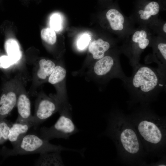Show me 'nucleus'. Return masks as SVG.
Here are the masks:
<instances>
[{
	"mask_svg": "<svg viewBox=\"0 0 166 166\" xmlns=\"http://www.w3.org/2000/svg\"><path fill=\"white\" fill-rule=\"evenodd\" d=\"M105 133L116 147L118 156L129 165H143L147 155L136 129L128 115L117 109L109 115Z\"/></svg>",
	"mask_w": 166,
	"mask_h": 166,
	"instance_id": "obj_1",
	"label": "nucleus"
},
{
	"mask_svg": "<svg viewBox=\"0 0 166 166\" xmlns=\"http://www.w3.org/2000/svg\"><path fill=\"white\" fill-rule=\"evenodd\" d=\"M148 106L140 105L128 116L136 129L147 156H165V118L158 116Z\"/></svg>",
	"mask_w": 166,
	"mask_h": 166,
	"instance_id": "obj_2",
	"label": "nucleus"
},
{
	"mask_svg": "<svg viewBox=\"0 0 166 166\" xmlns=\"http://www.w3.org/2000/svg\"><path fill=\"white\" fill-rule=\"evenodd\" d=\"M132 76L124 82L130 97V101L148 105L157 98L165 86V75L158 69L138 63Z\"/></svg>",
	"mask_w": 166,
	"mask_h": 166,
	"instance_id": "obj_3",
	"label": "nucleus"
},
{
	"mask_svg": "<svg viewBox=\"0 0 166 166\" xmlns=\"http://www.w3.org/2000/svg\"><path fill=\"white\" fill-rule=\"evenodd\" d=\"M155 36L148 26L139 25L123 39L124 41L119 48L121 53L128 58L131 66L133 67L139 63L141 53L151 46Z\"/></svg>",
	"mask_w": 166,
	"mask_h": 166,
	"instance_id": "obj_4",
	"label": "nucleus"
},
{
	"mask_svg": "<svg viewBox=\"0 0 166 166\" xmlns=\"http://www.w3.org/2000/svg\"><path fill=\"white\" fill-rule=\"evenodd\" d=\"M3 150L5 155L8 156L63 151H75L80 153L81 152V150L52 144L49 141L32 134H26L12 149L5 148Z\"/></svg>",
	"mask_w": 166,
	"mask_h": 166,
	"instance_id": "obj_5",
	"label": "nucleus"
},
{
	"mask_svg": "<svg viewBox=\"0 0 166 166\" xmlns=\"http://www.w3.org/2000/svg\"><path fill=\"white\" fill-rule=\"evenodd\" d=\"M65 107L60 106V116L55 123L50 127H41L40 136L47 140L54 138L68 139L79 130L74 124L71 113Z\"/></svg>",
	"mask_w": 166,
	"mask_h": 166,
	"instance_id": "obj_6",
	"label": "nucleus"
},
{
	"mask_svg": "<svg viewBox=\"0 0 166 166\" xmlns=\"http://www.w3.org/2000/svg\"><path fill=\"white\" fill-rule=\"evenodd\" d=\"M121 53L119 47L113 55H105L97 60L93 66V71L99 77H110L121 79L124 82L127 77L124 73L120 63Z\"/></svg>",
	"mask_w": 166,
	"mask_h": 166,
	"instance_id": "obj_7",
	"label": "nucleus"
},
{
	"mask_svg": "<svg viewBox=\"0 0 166 166\" xmlns=\"http://www.w3.org/2000/svg\"><path fill=\"white\" fill-rule=\"evenodd\" d=\"M22 77L17 75L7 82L0 96V121L8 116L16 106Z\"/></svg>",
	"mask_w": 166,
	"mask_h": 166,
	"instance_id": "obj_8",
	"label": "nucleus"
},
{
	"mask_svg": "<svg viewBox=\"0 0 166 166\" xmlns=\"http://www.w3.org/2000/svg\"><path fill=\"white\" fill-rule=\"evenodd\" d=\"M56 100L50 98L42 93L38 94L36 100L33 116L34 126L36 128L52 116L59 109Z\"/></svg>",
	"mask_w": 166,
	"mask_h": 166,
	"instance_id": "obj_9",
	"label": "nucleus"
},
{
	"mask_svg": "<svg viewBox=\"0 0 166 166\" xmlns=\"http://www.w3.org/2000/svg\"><path fill=\"white\" fill-rule=\"evenodd\" d=\"M159 3L147 1L137 5L130 18L135 23L148 26L158 19L160 10Z\"/></svg>",
	"mask_w": 166,
	"mask_h": 166,
	"instance_id": "obj_10",
	"label": "nucleus"
},
{
	"mask_svg": "<svg viewBox=\"0 0 166 166\" xmlns=\"http://www.w3.org/2000/svg\"><path fill=\"white\" fill-rule=\"evenodd\" d=\"M16 106L18 116L16 121L33 124V118L31 113L30 101L25 87L23 81L19 88Z\"/></svg>",
	"mask_w": 166,
	"mask_h": 166,
	"instance_id": "obj_11",
	"label": "nucleus"
},
{
	"mask_svg": "<svg viewBox=\"0 0 166 166\" xmlns=\"http://www.w3.org/2000/svg\"><path fill=\"white\" fill-rule=\"evenodd\" d=\"M55 63L50 60H40L34 68L32 88L35 90L41 84L48 81L55 67Z\"/></svg>",
	"mask_w": 166,
	"mask_h": 166,
	"instance_id": "obj_12",
	"label": "nucleus"
},
{
	"mask_svg": "<svg viewBox=\"0 0 166 166\" xmlns=\"http://www.w3.org/2000/svg\"><path fill=\"white\" fill-rule=\"evenodd\" d=\"M153 49V57L158 65V69L165 75L166 64V42L165 38L155 36L151 45Z\"/></svg>",
	"mask_w": 166,
	"mask_h": 166,
	"instance_id": "obj_13",
	"label": "nucleus"
},
{
	"mask_svg": "<svg viewBox=\"0 0 166 166\" xmlns=\"http://www.w3.org/2000/svg\"><path fill=\"white\" fill-rule=\"evenodd\" d=\"M34 126L32 123H25L16 121L13 123L9 131V140L13 147L15 146L26 134L29 129Z\"/></svg>",
	"mask_w": 166,
	"mask_h": 166,
	"instance_id": "obj_14",
	"label": "nucleus"
},
{
	"mask_svg": "<svg viewBox=\"0 0 166 166\" xmlns=\"http://www.w3.org/2000/svg\"><path fill=\"white\" fill-rule=\"evenodd\" d=\"M110 44L101 38H98L92 41L89 44V50L93 58L99 60L105 55L106 53L110 49Z\"/></svg>",
	"mask_w": 166,
	"mask_h": 166,
	"instance_id": "obj_15",
	"label": "nucleus"
},
{
	"mask_svg": "<svg viewBox=\"0 0 166 166\" xmlns=\"http://www.w3.org/2000/svg\"><path fill=\"white\" fill-rule=\"evenodd\" d=\"M61 152H53L41 153L35 163L37 166H63Z\"/></svg>",
	"mask_w": 166,
	"mask_h": 166,
	"instance_id": "obj_16",
	"label": "nucleus"
},
{
	"mask_svg": "<svg viewBox=\"0 0 166 166\" xmlns=\"http://www.w3.org/2000/svg\"><path fill=\"white\" fill-rule=\"evenodd\" d=\"M5 48L7 55L15 64H16L21 57V52L17 41L14 39H8L5 43Z\"/></svg>",
	"mask_w": 166,
	"mask_h": 166,
	"instance_id": "obj_17",
	"label": "nucleus"
},
{
	"mask_svg": "<svg viewBox=\"0 0 166 166\" xmlns=\"http://www.w3.org/2000/svg\"><path fill=\"white\" fill-rule=\"evenodd\" d=\"M66 73L65 68L60 65H56L49 77L48 81L53 85H56L65 78Z\"/></svg>",
	"mask_w": 166,
	"mask_h": 166,
	"instance_id": "obj_18",
	"label": "nucleus"
},
{
	"mask_svg": "<svg viewBox=\"0 0 166 166\" xmlns=\"http://www.w3.org/2000/svg\"><path fill=\"white\" fill-rule=\"evenodd\" d=\"M12 124L6 119L0 121V144L8 140L9 130Z\"/></svg>",
	"mask_w": 166,
	"mask_h": 166,
	"instance_id": "obj_19",
	"label": "nucleus"
},
{
	"mask_svg": "<svg viewBox=\"0 0 166 166\" xmlns=\"http://www.w3.org/2000/svg\"><path fill=\"white\" fill-rule=\"evenodd\" d=\"M42 39L51 45L54 44L56 41V35L55 31L52 28L43 29L41 32Z\"/></svg>",
	"mask_w": 166,
	"mask_h": 166,
	"instance_id": "obj_20",
	"label": "nucleus"
},
{
	"mask_svg": "<svg viewBox=\"0 0 166 166\" xmlns=\"http://www.w3.org/2000/svg\"><path fill=\"white\" fill-rule=\"evenodd\" d=\"M50 25L51 28L54 31L59 30L61 27V19L60 15L57 13L52 14L50 18Z\"/></svg>",
	"mask_w": 166,
	"mask_h": 166,
	"instance_id": "obj_21",
	"label": "nucleus"
},
{
	"mask_svg": "<svg viewBox=\"0 0 166 166\" xmlns=\"http://www.w3.org/2000/svg\"><path fill=\"white\" fill-rule=\"evenodd\" d=\"M90 40V35L87 33H84L80 35L77 40V46L80 50L85 49L89 44Z\"/></svg>",
	"mask_w": 166,
	"mask_h": 166,
	"instance_id": "obj_22",
	"label": "nucleus"
},
{
	"mask_svg": "<svg viewBox=\"0 0 166 166\" xmlns=\"http://www.w3.org/2000/svg\"><path fill=\"white\" fill-rule=\"evenodd\" d=\"M14 64V61L8 55H2L0 56V68L7 69Z\"/></svg>",
	"mask_w": 166,
	"mask_h": 166,
	"instance_id": "obj_23",
	"label": "nucleus"
}]
</instances>
